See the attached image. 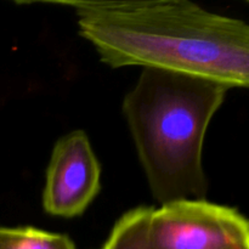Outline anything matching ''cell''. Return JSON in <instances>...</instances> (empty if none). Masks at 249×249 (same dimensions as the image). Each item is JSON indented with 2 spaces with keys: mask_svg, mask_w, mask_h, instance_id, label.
I'll use <instances>...</instances> for the list:
<instances>
[{
  "mask_svg": "<svg viewBox=\"0 0 249 249\" xmlns=\"http://www.w3.org/2000/svg\"><path fill=\"white\" fill-rule=\"evenodd\" d=\"M146 249H249V223L231 207L178 199L152 208Z\"/></svg>",
  "mask_w": 249,
  "mask_h": 249,
  "instance_id": "cell-3",
  "label": "cell"
},
{
  "mask_svg": "<svg viewBox=\"0 0 249 249\" xmlns=\"http://www.w3.org/2000/svg\"><path fill=\"white\" fill-rule=\"evenodd\" d=\"M151 207H136L117 220L101 249H146V226Z\"/></svg>",
  "mask_w": 249,
  "mask_h": 249,
  "instance_id": "cell-5",
  "label": "cell"
},
{
  "mask_svg": "<svg viewBox=\"0 0 249 249\" xmlns=\"http://www.w3.org/2000/svg\"><path fill=\"white\" fill-rule=\"evenodd\" d=\"M229 90L207 78L145 68L124 96L122 109L160 204L206 199L204 139Z\"/></svg>",
  "mask_w": 249,
  "mask_h": 249,
  "instance_id": "cell-2",
  "label": "cell"
},
{
  "mask_svg": "<svg viewBox=\"0 0 249 249\" xmlns=\"http://www.w3.org/2000/svg\"><path fill=\"white\" fill-rule=\"evenodd\" d=\"M112 68L140 66L249 85V27L189 0H56Z\"/></svg>",
  "mask_w": 249,
  "mask_h": 249,
  "instance_id": "cell-1",
  "label": "cell"
},
{
  "mask_svg": "<svg viewBox=\"0 0 249 249\" xmlns=\"http://www.w3.org/2000/svg\"><path fill=\"white\" fill-rule=\"evenodd\" d=\"M0 249H75L68 236L36 228H0Z\"/></svg>",
  "mask_w": 249,
  "mask_h": 249,
  "instance_id": "cell-6",
  "label": "cell"
},
{
  "mask_svg": "<svg viewBox=\"0 0 249 249\" xmlns=\"http://www.w3.org/2000/svg\"><path fill=\"white\" fill-rule=\"evenodd\" d=\"M100 178L101 168L87 134L74 130L62 136L46 170L44 211L67 219L82 215L99 194Z\"/></svg>",
  "mask_w": 249,
  "mask_h": 249,
  "instance_id": "cell-4",
  "label": "cell"
}]
</instances>
